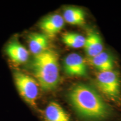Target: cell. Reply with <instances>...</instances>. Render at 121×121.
<instances>
[{"mask_svg": "<svg viewBox=\"0 0 121 121\" xmlns=\"http://www.w3.org/2000/svg\"><path fill=\"white\" fill-rule=\"evenodd\" d=\"M91 63L99 72L113 69L114 60L108 53L103 51L96 56L90 58Z\"/></svg>", "mask_w": 121, "mask_h": 121, "instance_id": "cell-11", "label": "cell"}, {"mask_svg": "<svg viewBox=\"0 0 121 121\" xmlns=\"http://www.w3.org/2000/svg\"><path fill=\"white\" fill-rule=\"evenodd\" d=\"M62 41L65 44L72 48L84 47L86 38L76 33H66L62 35Z\"/></svg>", "mask_w": 121, "mask_h": 121, "instance_id": "cell-13", "label": "cell"}, {"mask_svg": "<svg viewBox=\"0 0 121 121\" xmlns=\"http://www.w3.org/2000/svg\"><path fill=\"white\" fill-rule=\"evenodd\" d=\"M45 121H71L70 116L60 104L51 102L42 112Z\"/></svg>", "mask_w": 121, "mask_h": 121, "instance_id": "cell-7", "label": "cell"}, {"mask_svg": "<svg viewBox=\"0 0 121 121\" xmlns=\"http://www.w3.org/2000/svg\"><path fill=\"white\" fill-rule=\"evenodd\" d=\"M67 99L77 116L84 121H106L113 115L112 107L96 89L78 83L69 90Z\"/></svg>", "mask_w": 121, "mask_h": 121, "instance_id": "cell-1", "label": "cell"}, {"mask_svg": "<svg viewBox=\"0 0 121 121\" xmlns=\"http://www.w3.org/2000/svg\"><path fill=\"white\" fill-rule=\"evenodd\" d=\"M96 81L98 88L106 98L114 104L121 105V80L117 71L112 69L99 72Z\"/></svg>", "mask_w": 121, "mask_h": 121, "instance_id": "cell-3", "label": "cell"}, {"mask_svg": "<svg viewBox=\"0 0 121 121\" xmlns=\"http://www.w3.org/2000/svg\"><path fill=\"white\" fill-rule=\"evenodd\" d=\"M63 18L65 22L69 24L82 25L85 22V13L81 9L69 7L64 10Z\"/></svg>", "mask_w": 121, "mask_h": 121, "instance_id": "cell-12", "label": "cell"}, {"mask_svg": "<svg viewBox=\"0 0 121 121\" xmlns=\"http://www.w3.org/2000/svg\"><path fill=\"white\" fill-rule=\"evenodd\" d=\"M5 51L10 60L17 65L25 63L29 57L28 50L16 40L10 42L7 45Z\"/></svg>", "mask_w": 121, "mask_h": 121, "instance_id": "cell-8", "label": "cell"}, {"mask_svg": "<svg viewBox=\"0 0 121 121\" xmlns=\"http://www.w3.org/2000/svg\"><path fill=\"white\" fill-rule=\"evenodd\" d=\"M84 47L87 56L90 58L102 53L103 44L99 35L95 31H90L86 38Z\"/></svg>", "mask_w": 121, "mask_h": 121, "instance_id": "cell-9", "label": "cell"}, {"mask_svg": "<svg viewBox=\"0 0 121 121\" xmlns=\"http://www.w3.org/2000/svg\"><path fill=\"white\" fill-rule=\"evenodd\" d=\"M64 25L65 20L61 15L52 14L42 20L39 26L47 37H53L60 32Z\"/></svg>", "mask_w": 121, "mask_h": 121, "instance_id": "cell-6", "label": "cell"}, {"mask_svg": "<svg viewBox=\"0 0 121 121\" xmlns=\"http://www.w3.org/2000/svg\"><path fill=\"white\" fill-rule=\"evenodd\" d=\"M31 69L43 90H53L58 85L60 68L57 54L54 51L47 49L40 54L34 56L31 63Z\"/></svg>", "mask_w": 121, "mask_h": 121, "instance_id": "cell-2", "label": "cell"}, {"mask_svg": "<svg viewBox=\"0 0 121 121\" xmlns=\"http://www.w3.org/2000/svg\"><path fill=\"white\" fill-rule=\"evenodd\" d=\"M65 73L71 76H85L87 69L84 58L78 53H70L63 60Z\"/></svg>", "mask_w": 121, "mask_h": 121, "instance_id": "cell-5", "label": "cell"}, {"mask_svg": "<svg viewBox=\"0 0 121 121\" xmlns=\"http://www.w3.org/2000/svg\"><path fill=\"white\" fill-rule=\"evenodd\" d=\"M13 78L19 93L27 104L32 108H37L40 86L36 79L22 72L16 71Z\"/></svg>", "mask_w": 121, "mask_h": 121, "instance_id": "cell-4", "label": "cell"}, {"mask_svg": "<svg viewBox=\"0 0 121 121\" xmlns=\"http://www.w3.org/2000/svg\"><path fill=\"white\" fill-rule=\"evenodd\" d=\"M48 37L44 34L34 33L28 36V45L30 52L34 56L40 54L47 49Z\"/></svg>", "mask_w": 121, "mask_h": 121, "instance_id": "cell-10", "label": "cell"}]
</instances>
